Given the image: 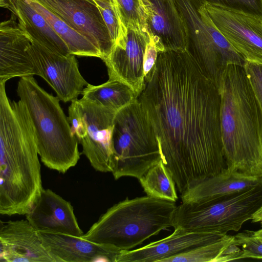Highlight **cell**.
I'll return each mask as SVG.
<instances>
[{"instance_id":"obj_10","label":"cell","mask_w":262,"mask_h":262,"mask_svg":"<svg viewBox=\"0 0 262 262\" xmlns=\"http://www.w3.org/2000/svg\"><path fill=\"white\" fill-rule=\"evenodd\" d=\"M77 101L86 127L85 136L79 140L82 152L96 170L112 173L115 168L113 133L116 113L82 98Z\"/></svg>"},{"instance_id":"obj_16","label":"cell","mask_w":262,"mask_h":262,"mask_svg":"<svg viewBox=\"0 0 262 262\" xmlns=\"http://www.w3.org/2000/svg\"><path fill=\"white\" fill-rule=\"evenodd\" d=\"M1 262H53L38 231L26 220L1 221Z\"/></svg>"},{"instance_id":"obj_23","label":"cell","mask_w":262,"mask_h":262,"mask_svg":"<svg viewBox=\"0 0 262 262\" xmlns=\"http://www.w3.org/2000/svg\"><path fill=\"white\" fill-rule=\"evenodd\" d=\"M46 19L67 45L71 54L102 58L100 50L88 39L35 0H27Z\"/></svg>"},{"instance_id":"obj_18","label":"cell","mask_w":262,"mask_h":262,"mask_svg":"<svg viewBox=\"0 0 262 262\" xmlns=\"http://www.w3.org/2000/svg\"><path fill=\"white\" fill-rule=\"evenodd\" d=\"M26 219L37 231L76 236L84 234L71 203L49 189H42Z\"/></svg>"},{"instance_id":"obj_12","label":"cell","mask_w":262,"mask_h":262,"mask_svg":"<svg viewBox=\"0 0 262 262\" xmlns=\"http://www.w3.org/2000/svg\"><path fill=\"white\" fill-rule=\"evenodd\" d=\"M100 50L103 60L113 45L108 29L94 0H35Z\"/></svg>"},{"instance_id":"obj_9","label":"cell","mask_w":262,"mask_h":262,"mask_svg":"<svg viewBox=\"0 0 262 262\" xmlns=\"http://www.w3.org/2000/svg\"><path fill=\"white\" fill-rule=\"evenodd\" d=\"M149 38L144 27L124 25L110 53L103 60L107 67L109 79L127 84L138 98L145 84L144 57Z\"/></svg>"},{"instance_id":"obj_33","label":"cell","mask_w":262,"mask_h":262,"mask_svg":"<svg viewBox=\"0 0 262 262\" xmlns=\"http://www.w3.org/2000/svg\"><path fill=\"white\" fill-rule=\"evenodd\" d=\"M251 220L253 223H260L262 224V206L253 214Z\"/></svg>"},{"instance_id":"obj_2","label":"cell","mask_w":262,"mask_h":262,"mask_svg":"<svg viewBox=\"0 0 262 262\" xmlns=\"http://www.w3.org/2000/svg\"><path fill=\"white\" fill-rule=\"evenodd\" d=\"M34 127L24 103L0 86V213L26 215L40 195V164Z\"/></svg>"},{"instance_id":"obj_36","label":"cell","mask_w":262,"mask_h":262,"mask_svg":"<svg viewBox=\"0 0 262 262\" xmlns=\"http://www.w3.org/2000/svg\"><path fill=\"white\" fill-rule=\"evenodd\" d=\"M261 178H262V176H261Z\"/></svg>"},{"instance_id":"obj_14","label":"cell","mask_w":262,"mask_h":262,"mask_svg":"<svg viewBox=\"0 0 262 262\" xmlns=\"http://www.w3.org/2000/svg\"><path fill=\"white\" fill-rule=\"evenodd\" d=\"M145 23L159 51H186L189 33L174 0H142Z\"/></svg>"},{"instance_id":"obj_31","label":"cell","mask_w":262,"mask_h":262,"mask_svg":"<svg viewBox=\"0 0 262 262\" xmlns=\"http://www.w3.org/2000/svg\"><path fill=\"white\" fill-rule=\"evenodd\" d=\"M77 99L71 101L69 107L68 119L73 134L80 140L86 134V127Z\"/></svg>"},{"instance_id":"obj_11","label":"cell","mask_w":262,"mask_h":262,"mask_svg":"<svg viewBox=\"0 0 262 262\" xmlns=\"http://www.w3.org/2000/svg\"><path fill=\"white\" fill-rule=\"evenodd\" d=\"M204 5L215 26L245 60L262 65V18L205 1Z\"/></svg>"},{"instance_id":"obj_6","label":"cell","mask_w":262,"mask_h":262,"mask_svg":"<svg viewBox=\"0 0 262 262\" xmlns=\"http://www.w3.org/2000/svg\"><path fill=\"white\" fill-rule=\"evenodd\" d=\"M113 143L115 180H138L162 160L160 144L147 114L138 99L116 113Z\"/></svg>"},{"instance_id":"obj_21","label":"cell","mask_w":262,"mask_h":262,"mask_svg":"<svg viewBox=\"0 0 262 262\" xmlns=\"http://www.w3.org/2000/svg\"><path fill=\"white\" fill-rule=\"evenodd\" d=\"M261 183V177L249 176L226 168L187 189L181 193V199L182 203H186L215 199Z\"/></svg>"},{"instance_id":"obj_24","label":"cell","mask_w":262,"mask_h":262,"mask_svg":"<svg viewBox=\"0 0 262 262\" xmlns=\"http://www.w3.org/2000/svg\"><path fill=\"white\" fill-rule=\"evenodd\" d=\"M139 181L147 195L175 202L176 184L162 160L150 168Z\"/></svg>"},{"instance_id":"obj_22","label":"cell","mask_w":262,"mask_h":262,"mask_svg":"<svg viewBox=\"0 0 262 262\" xmlns=\"http://www.w3.org/2000/svg\"><path fill=\"white\" fill-rule=\"evenodd\" d=\"M82 98L115 113L138 99L133 90L124 83L108 79L98 85L88 84L84 88Z\"/></svg>"},{"instance_id":"obj_28","label":"cell","mask_w":262,"mask_h":262,"mask_svg":"<svg viewBox=\"0 0 262 262\" xmlns=\"http://www.w3.org/2000/svg\"><path fill=\"white\" fill-rule=\"evenodd\" d=\"M205 2L262 18V0H205Z\"/></svg>"},{"instance_id":"obj_7","label":"cell","mask_w":262,"mask_h":262,"mask_svg":"<svg viewBox=\"0 0 262 262\" xmlns=\"http://www.w3.org/2000/svg\"><path fill=\"white\" fill-rule=\"evenodd\" d=\"M262 206V183L215 199L177 206L172 227L225 235L238 231Z\"/></svg>"},{"instance_id":"obj_35","label":"cell","mask_w":262,"mask_h":262,"mask_svg":"<svg viewBox=\"0 0 262 262\" xmlns=\"http://www.w3.org/2000/svg\"><path fill=\"white\" fill-rule=\"evenodd\" d=\"M103 1H110V0H103Z\"/></svg>"},{"instance_id":"obj_30","label":"cell","mask_w":262,"mask_h":262,"mask_svg":"<svg viewBox=\"0 0 262 262\" xmlns=\"http://www.w3.org/2000/svg\"><path fill=\"white\" fill-rule=\"evenodd\" d=\"M244 67L262 111V65L245 61Z\"/></svg>"},{"instance_id":"obj_27","label":"cell","mask_w":262,"mask_h":262,"mask_svg":"<svg viewBox=\"0 0 262 262\" xmlns=\"http://www.w3.org/2000/svg\"><path fill=\"white\" fill-rule=\"evenodd\" d=\"M125 25L141 26L146 29L142 0H113Z\"/></svg>"},{"instance_id":"obj_4","label":"cell","mask_w":262,"mask_h":262,"mask_svg":"<svg viewBox=\"0 0 262 262\" xmlns=\"http://www.w3.org/2000/svg\"><path fill=\"white\" fill-rule=\"evenodd\" d=\"M175 202L149 196L125 200L102 214L82 237L118 251L130 250L172 227Z\"/></svg>"},{"instance_id":"obj_1","label":"cell","mask_w":262,"mask_h":262,"mask_svg":"<svg viewBox=\"0 0 262 262\" xmlns=\"http://www.w3.org/2000/svg\"><path fill=\"white\" fill-rule=\"evenodd\" d=\"M138 99L181 193L226 167L220 97L187 50L158 53Z\"/></svg>"},{"instance_id":"obj_34","label":"cell","mask_w":262,"mask_h":262,"mask_svg":"<svg viewBox=\"0 0 262 262\" xmlns=\"http://www.w3.org/2000/svg\"><path fill=\"white\" fill-rule=\"evenodd\" d=\"M252 235L258 239L262 241V229L257 231H251Z\"/></svg>"},{"instance_id":"obj_26","label":"cell","mask_w":262,"mask_h":262,"mask_svg":"<svg viewBox=\"0 0 262 262\" xmlns=\"http://www.w3.org/2000/svg\"><path fill=\"white\" fill-rule=\"evenodd\" d=\"M94 1L101 12L114 44L119 37L124 24L117 6L113 0Z\"/></svg>"},{"instance_id":"obj_13","label":"cell","mask_w":262,"mask_h":262,"mask_svg":"<svg viewBox=\"0 0 262 262\" xmlns=\"http://www.w3.org/2000/svg\"><path fill=\"white\" fill-rule=\"evenodd\" d=\"M29 52L39 71L40 77L63 102L77 99L89 84L80 73L75 55L57 54L32 39Z\"/></svg>"},{"instance_id":"obj_3","label":"cell","mask_w":262,"mask_h":262,"mask_svg":"<svg viewBox=\"0 0 262 262\" xmlns=\"http://www.w3.org/2000/svg\"><path fill=\"white\" fill-rule=\"evenodd\" d=\"M217 87L227 168L262 176V111L244 66L228 65Z\"/></svg>"},{"instance_id":"obj_5","label":"cell","mask_w":262,"mask_h":262,"mask_svg":"<svg viewBox=\"0 0 262 262\" xmlns=\"http://www.w3.org/2000/svg\"><path fill=\"white\" fill-rule=\"evenodd\" d=\"M16 92L30 115L41 161L48 168L66 173L77 164L80 153L60 100L41 88L33 76L20 78Z\"/></svg>"},{"instance_id":"obj_17","label":"cell","mask_w":262,"mask_h":262,"mask_svg":"<svg viewBox=\"0 0 262 262\" xmlns=\"http://www.w3.org/2000/svg\"><path fill=\"white\" fill-rule=\"evenodd\" d=\"M224 236L176 228L170 235L163 239L136 249L121 251L116 262H162L166 258L216 241Z\"/></svg>"},{"instance_id":"obj_25","label":"cell","mask_w":262,"mask_h":262,"mask_svg":"<svg viewBox=\"0 0 262 262\" xmlns=\"http://www.w3.org/2000/svg\"><path fill=\"white\" fill-rule=\"evenodd\" d=\"M234 242V235L226 234L216 241L166 258L162 262H215L227 248L235 245Z\"/></svg>"},{"instance_id":"obj_29","label":"cell","mask_w":262,"mask_h":262,"mask_svg":"<svg viewBox=\"0 0 262 262\" xmlns=\"http://www.w3.org/2000/svg\"><path fill=\"white\" fill-rule=\"evenodd\" d=\"M234 237L235 245L242 247L243 258L262 259V241L254 236L251 231L240 232Z\"/></svg>"},{"instance_id":"obj_8","label":"cell","mask_w":262,"mask_h":262,"mask_svg":"<svg viewBox=\"0 0 262 262\" xmlns=\"http://www.w3.org/2000/svg\"><path fill=\"white\" fill-rule=\"evenodd\" d=\"M174 1L188 28L187 51L206 76L218 77L227 66L238 61L239 54L215 26L205 0Z\"/></svg>"},{"instance_id":"obj_32","label":"cell","mask_w":262,"mask_h":262,"mask_svg":"<svg viewBox=\"0 0 262 262\" xmlns=\"http://www.w3.org/2000/svg\"><path fill=\"white\" fill-rule=\"evenodd\" d=\"M158 53L159 51L154 41L150 37L144 57L143 68L145 79L150 74L155 67L158 58Z\"/></svg>"},{"instance_id":"obj_20","label":"cell","mask_w":262,"mask_h":262,"mask_svg":"<svg viewBox=\"0 0 262 262\" xmlns=\"http://www.w3.org/2000/svg\"><path fill=\"white\" fill-rule=\"evenodd\" d=\"M1 6L16 16L19 25L31 39L57 54H71L63 40L27 0H1Z\"/></svg>"},{"instance_id":"obj_19","label":"cell","mask_w":262,"mask_h":262,"mask_svg":"<svg viewBox=\"0 0 262 262\" xmlns=\"http://www.w3.org/2000/svg\"><path fill=\"white\" fill-rule=\"evenodd\" d=\"M38 233L53 262H93L99 256L116 262L121 252L82 236L46 231H38Z\"/></svg>"},{"instance_id":"obj_15","label":"cell","mask_w":262,"mask_h":262,"mask_svg":"<svg viewBox=\"0 0 262 262\" xmlns=\"http://www.w3.org/2000/svg\"><path fill=\"white\" fill-rule=\"evenodd\" d=\"M16 19L13 14L0 25V83L17 77L40 76L29 52L31 38Z\"/></svg>"}]
</instances>
